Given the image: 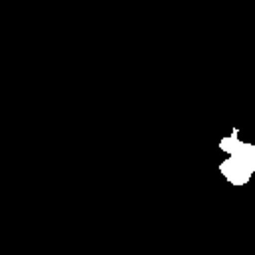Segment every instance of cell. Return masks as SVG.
<instances>
[{"instance_id":"6da1fadb","label":"cell","mask_w":255,"mask_h":255,"mask_svg":"<svg viewBox=\"0 0 255 255\" xmlns=\"http://www.w3.org/2000/svg\"><path fill=\"white\" fill-rule=\"evenodd\" d=\"M221 147H225V149L231 151V161L225 163V165H229V167H225V169H221V171H223L233 183H245V181L249 179L251 169H253V157H251V151H247V155H243L245 145H239V155H237V151H233L225 141H221Z\"/></svg>"}]
</instances>
